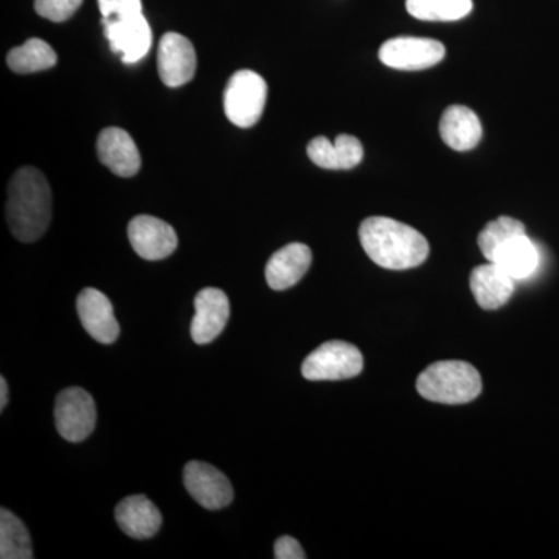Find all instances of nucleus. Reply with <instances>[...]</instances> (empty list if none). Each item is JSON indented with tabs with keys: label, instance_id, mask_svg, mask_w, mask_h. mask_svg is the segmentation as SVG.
I'll return each mask as SVG.
<instances>
[{
	"label": "nucleus",
	"instance_id": "obj_1",
	"mask_svg": "<svg viewBox=\"0 0 559 559\" xmlns=\"http://www.w3.org/2000/svg\"><path fill=\"white\" fill-rule=\"evenodd\" d=\"M359 240L369 259L390 271L417 267L428 260L429 242L407 224L371 216L360 224Z\"/></svg>",
	"mask_w": 559,
	"mask_h": 559
},
{
	"label": "nucleus",
	"instance_id": "obj_2",
	"mask_svg": "<svg viewBox=\"0 0 559 559\" xmlns=\"http://www.w3.org/2000/svg\"><path fill=\"white\" fill-rule=\"evenodd\" d=\"M7 221L11 234L22 242L39 240L51 221V190L46 176L33 167L14 173L9 186Z\"/></svg>",
	"mask_w": 559,
	"mask_h": 559
},
{
	"label": "nucleus",
	"instance_id": "obj_3",
	"mask_svg": "<svg viewBox=\"0 0 559 559\" xmlns=\"http://www.w3.org/2000/svg\"><path fill=\"white\" fill-rule=\"evenodd\" d=\"M417 390L423 399L433 403L466 404L480 395L481 378L468 362L441 360L419 374Z\"/></svg>",
	"mask_w": 559,
	"mask_h": 559
},
{
	"label": "nucleus",
	"instance_id": "obj_4",
	"mask_svg": "<svg viewBox=\"0 0 559 559\" xmlns=\"http://www.w3.org/2000/svg\"><path fill=\"white\" fill-rule=\"evenodd\" d=\"M267 100V84L253 70H240L230 76L224 92L227 119L238 128L259 123Z\"/></svg>",
	"mask_w": 559,
	"mask_h": 559
},
{
	"label": "nucleus",
	"instance_id": "obj_5",
	"mask_svg": "<svg viewBox=\"0 0 559 559\" xmlns=\"http://www.w3.org/2000/svg\"><path fill=\"white\" fill-rule=\"evenodd\" d=\"M362 369L359 348L342 341L325 342L301 364V374L308 381L349 380L358 377Z\"/></svg>",
	"mask_w": 559,
	"mask_h": 559
},
{
	"label": "nucleus",
	"instance_id": "obj_6",
	"mask_svg": "<svg viewBox=\"0 0 559 559\" xmlns=\"http://www.w3.org/2000/svg\"><path fill=\"white\" fill-rule=\"evenodd\" d=\"M97 425V407L86 390H62L55 404V426L62 439L80 443L94 432Z\"/></svg>",
	"mask_w": 559,
	"mask_h": 559
},
{
	"label": "nucleus",
	"instance_id": "obj_7",
	"mask_svg": "<svg viewBox=\"0 0 559 559\" xmlns=\"http://www.w3.org/2000/svg\"><path fill=\"white\" fill-rule=\"evenodd\" d=\"M447 49L440 40L400 36L385 40L380 49V60L396 70H425L444 60Z\"/></svg>",
	"mask_w": 559,
	"mask_h": 559
},
{
	"label": "nucleus",
	"instance_id": "obj_8",
	"mask_svg": "<svg viewBox=\"0 0 559 559\" xmlns=\"http://www.w3.org/2000/svg\"><path fill=\"white\" fill-rule=\"evenodd\" d=\"M183 485L191 498L207 510H221L234 500V488L226 474L209 463L189 462L183 468Z\"/></svg>",
	"mask_w": 559,
	"mask_h": 559
},
{
	"label": "nucleus",
	"instance_id": "obj_9",
	"mask_svg": "<svg viewBox=\"0 0 559 559\" xmlns=\"http://www.w3.org/2000/svg\"><path fill=\"white\" fill-rule=\"evenodd\" d=\"M157 70L162 83L179 87L193 80L197 72V51L189 38L170 32L162 36L157 50Z\"/></svg>",
	"mask_w": 559,
	"mask_h": 559
},
{
	"label": "nucleus",
	"instance_id": "obj_10",
	"mask_svg": "<svg viewBox=\"0 0 559 559\" xmlns=\"http://www.w3.org/2000/svg\"><path fill=\"white\" fill-rule=\"evenodd\" d=\"M132 249L143 260L167 259L178 248V235L170 224L150 215H139L128 226Z\"/></svg>",
	"mask_w": 559,
	"mask_h": 559
},
{
	"label": "nucleus",
	"instance_id": "obj_11",
	"mask_svg": "<svg viewBox=\"0 0 559 559\" xmlns=\"http://www.w3.org/2000/svg\"><path fill=\"white\" fill-rule=\"evenodd\" d=\"M110 50L119 55L124 64H135L148 55L153 44V32L142 14L103 24Z\"/></svg>",
	"mask_w": 559,
	"mask_h": 559
},
{
	"label": "nucleus",
	"instance_id": "obj_12",
	"mask_svg": "<svg viewBox=\"0 0 559 559\" xmlns=\"http://www.w3.org/2000/svg\"><path fill=\"white\" fill-rule=\"evenodd\" d=\"M230 318V301L224 290L205 288L194 299L191 337L198 345L210 344L223 333Z\"/></svg>",
	"mask_w": 559,
	"mask_h": 559
},
{
	"label": "nucleus",
	"instance_id": "obj_13",
	"mask_svg": "<svg viewBox=\"0 0 559 559\" xmlns=\"http://www.w3.org/2000/svg\"><path fill=\"white\" fill-rule=\"evenodd\" d=\"M76 310L84 330L100 344H114L120 336V325L114 307L102 290L86 288L76 299Z\"/></svg>",
	"mask_w": 559,
	"mask_h": 559
},
{
	"label": "nucleus",
	"instance_id": "obj_14",
	"mask_svg": "<svg viewBox=\"0 0 559 559\" xmlns=\"http://www.w3.org/2000/svg\"><path fill=\"white\" fill-rule=\"evenodd\" d=\"M98 159L120 178H132L142 167L138 145L121 128H106L97 140Z\"/></svg>",
	"mask_w": 559,
	"mask_h": 559
},
{
	"label": "nucleus",
	"instance_id": "obj_15",
	"mask_svg": "<svg viewBox=\"0 0 559 559\" xmlns=\"http://www.w3.org/2000/svg\"><path fill=\"white\" fill-rule=\"evenodd\" d=\"M311 249L301 242H290L277 250L266 264V282L271 289L285 290L304 278L310 270Z\"/></svg>",
	"mask_w": 559,
	"mask_h": 559
},
{
	"label": "nucleus",
	"instance_id": "obj_16",
	"mask_svg": "<svg viewBox=\"0 0 559 559\" xmlns=\"http://www.w3.org/2000/svg\"><path fill=\"white\" fill-rule=\"evenodd\" d=\"M471 290L484 310H498L503 307L516 289V280L507 274L499 264H481L471 272Z\"/></svg>",
	"mask_w": 559,
	"mask_h": 559
},
{
	"label": "nucleus",
	"instance_id": "obj_17",
	"mask_svg": "<svg viewBox=\"0 0 559 559\" xmlns=\"http://www.w3.org/2000/svg\"><path fill=\"white\" fill-rule=\"evenodd\" d=\"M308 156L325 170H352L364 159L362 143L353 135H337L334 142L326 138L312 139L308 145Z\"/></svg>",
	"mask_w": 559,
	"mask_h": 559
},
{
	"label": "nucleus",
	"instance_id": "obj_18",
	"mask_svg": "<svg viewBox=\"0 0 559 559\" xmlns=\"http://www.w3.org/2000/svg\"><path fill=\"white\" fill-rule=\"evenodd\" d=\"M116 521L123 533L134 539L153 538L162 527L159 509L142 495L121 500L116 507Z\"/></svg>",
	"mask_w": 559,
	"mask_h": 559
},
{
	"label": "nucleus",
	"instance_id": "obj_19",
	"mask_svg": "<svg viewBox=\"0 0 559 559\" xmlns=\"http://www.w3.org/2000/svg\"><path fill=\"white\" fill-rule=\"evenodd\" d=\"M440 135L452 150H474L479 145L481 139L479 117L466 106H450L441 117Z\"/></svg>",
	"mask_w": 559,
	"mask_h": 559
},
{
	"label": "nucleus",
	"instance_id": "obj_20",
	"mask_svg": "<svg viewBox=\"0 0 559 559\" xmlns=\"http://www.w3.org/2000/svg\"><path fill=\"white\" fill-rule=\"evenodd\" d=\"M491 263L499 264L514 280L528 278L539 264V252L527 234L514 237L496 252Z\"/></svg>",
	"mask_w": 559,
	"mask_h": 559
},
{
	"label": "nucleus",
	"instance_id": "obj_21",
	"mask_svg": "<svg viewBox=\"0 0 559 559\" xmlns=\"http://www.w3.org/2000/svg\"><path fill=\"white\" fill-rule=\"evenodd\" d=\"M32 538L24 522L11 513L0 510V558L33 559Z\"/></svg>",
	"mask_w": 559,
	"mask_h": 559
},
{
	"label": "nucleus",
	"instance_id": "obj_22",
	"mask_svg": "<svg viewBox=\"0 0 559 559\" xmlns=\"http://www.w3.org/2000/svg\"><path fill=\"white\" fill-rule=\"evenodd\" d=\"M7 62L13 72L25 75L53 68L58 62V55L46 40L32 38L24 46L10 50Z\"/></svg>",
	"mask_w": 559,
	"mask_h": 559
},
{
	"label": "nucleus",
	"instance_id": "obj_23",
	"mask_svg": "<svg viewBox=\"0 0 559 559\" xmlns=\"http://www.w3.org/2000/svg\"><path fill=\"white\" fill-rule=\"evenodd\" d=\"M406 9L419 21L452 22L468 16L473 0H406Z\"/></svg>",
	"mask_w": 559,
	"mask_h": 559
},
{
	"label": "nucleus",
	"instance_id": "obj_24",
	"mask_svg": "<svg viewBox=\"0 0 559 559\" xmlns=\"http://www.w3.org/2000/svg\"><path fill=\"white\" fill-rule=\"evenodd\" d=\"M524 234H527V231H525V226L521 221L510 218V216H500V218L487 224V227L480 231L479 248L485 259L492 261L496 252L506 242Z\"/></svg>",
	"mask_w": 559,
	"mask_h": 559
},
{
	"label": "nucleus",
	"instance_id": "obj_25",
	"mask_svg": "<svg viewBox=\"0 0 559 559\" xmlns=\"http://www.w3.org/2000/svg\"><path fill=\"white\" fill-rule=\"evenodd\" d=\"M102 24L128 20L142 14V0H98Z\"/></svg>",
	"mask_w": 559,
	"mask_h": 559
},
{
	"label": "nucleus",
	"instance_id": "obj_26",
	"mask_svg": "<svg viewBox=\"0 0 559 559\" xmlns=\"http://www.w3.org/2000/svg\"><path fill=\"white\" fill-rule=\"evenodd\" d=\"M81 3L83 0H35V10L46 20L64 22L79 11Z\"/></svg>",
	"mask_w": 559,
	"mask_h": 559
},
{
	"label": "nucleus",
	"instance_id": "obj_27",
	"mask_svg": "<svg viewBox=\"0 0 559 559\" xmlns=\"http://www.w3.org/2000/svg\"><path fill=\"white\" fill-rule=\"evenodd\" d=\"M274 557L277 559H305L307 554L299 544V540L290 536H282L274 546Z\"/></svg>",
	"mask_w": 559,
	"mask_h": 559
},
{
	"label": "nucleus",
	"instance_id": "obj_28",
	"mask_svg": "<svg viewBox=\"0 0 559 559\" xmlns=\"http://www.w3.org/2000/svg\"><path fill=\"white\" fill-rule=\"evenodd\" d=\"M9 404V384L3 377H0V411H5Z\"/></svg>",
	"mask_w": 559,
	"mask_h": 559
}]
</instances>
